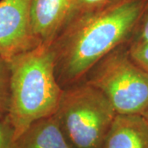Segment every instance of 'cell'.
Returning a JSON list of instances; mask_svg holds the SVG:
<instances>
[{
  "label": "cell",
  "mask_w": 148,
  "mask_h": 148,
  "mask_svg": "<svg viewBox=\"0 0 148 148\" xmlns=\"http://www.w3.org/2000/svg\"><path fill=\"white\" fill-rule=\"evenodd\" d=\"M146 2L119 0L68 22L51 45L63 89L82 81L101 58L129 41Z\"/></svg>",
  "instance_id": "obj_1"
},
{
  "label": "cell",
  "mask_w": 148,
  "mask_h": 148,
  "mask_svg": "<svg viewBox=\"0 0 148 148\" xmlns=\"http://www.w3.org/2000/svg\"><path fill=\"white\" fill-rule=\"evenodd\" d=\"M10 106L8 117L16 139L34 122L57 112L64 89L55 73L51 45H39L9 60Z\"/></svg>",
  "instance_id": "obj_2"
},
{
  "label": "cell",
  "mask_w": 148,
  "mask_h": 148,
  "mask_svg": "<svg viewBox=\"0 0 148 148\" xmlns=\"http://www.w3.org/2000/svg\"><path fill=\"white\" fill-rule=\"evenodd\" d=\"M116 114L103 93L85 81L64 88L55 113L73 148H102Z\"/></svg>",
  "instance_id": "obj_3"
},
{
  "label": "cell",
  "mask_w": 148,
  "mask_h": 148,
  "mask_svg": "<svg viewBox=\"0 0 148 148\" xmlns=\"http://www.w3.org/2000/svg\"><path fill=\"white\" fill-rule=\"evenodd\" d=\"M86 82L103 93L117 114H141L148 109V73L132 60L123 44L95 64Z\"/></svg>",
  "instance_id": "obj_4"
},
{
  "label": "cell",
  "mask_w": 148,
  "mask_h": 148,
  "mask_svg": "<svg viewBox=\"0 0 148 148\" xmlns=\"http://www.w3.org/2000/svg\"><path fill=\"white\" fill-rule=\"evenodd\" d=\"M32 0H0V55L9 60L36 47L31 28Z\"/></svg>",
  "instance_id": "obj_5"
},
{
  "label": "cell",
  "mask_w": 148,
  "mask_h": 148,
  "mask_svg": "<svg viewBox=\"0 0 148 148\" xmlns=\"http://www.w3.org/2000/svg\"><path fill=\"white\" fill-rule=\"evenodd\" d=\"M75 0H32V35L40 45H51L69 22Z\"/></svg>",
  "instance_id": "obj_6"
},
{
  "label": "cell",
  "mask_w": 148,
  "mask_h": 148,
  "mask_svg": "<svg viewBox=\"0 0 148 148\" xmlns=\"http://www.w3.org/2000/svg\"><path fill=\"white\" fill-rule=\"evenodd\" d=\"M102 148H148V125L141 114H116Z\"/></svg>",
  "instance_id": "obj_7"
},
{
  "label": "cell",
  "mask_w": 148,
  "mask_h": 148,
  "mask_svg": "<svg viewBox=\"0 0 148 148\" xmlns=\"http://www.w3.org/2000/svg\"><path fill=\"white\" fill-rule=\"evenodd\" d=\"M14 148H73L55 114L34 122L15 141Z\"/></svg>",
  "instance_id": "obj_8"
},
{
  "label": "cell",
  "mask_w": 148,
  "mask_h": 148,
  "mask_svg": "<svg viewBox=\"0 0 148 148\" xmlns=\"http://www.w3.org/2000/svg\"><path fill=\"white\" fill-rule=\"evenodd\" d=\"M10 80L9 62L0 55V118L7 116L9 110Z\"/></svg>",
  "instance_id": "obj_9"
},
{
  "label": "cell",
  "mask_w": 148,
  "mask_h": 148,
  "mask_svg": "<svg viewBox=\"0 0 148 148\" xmlns=\"http://www.w3.org/2000/svg\"><path fill=\"white\" fill-rule=\"evenodd\" d=\"M118 1L119 0H75L73 10L70 20L79 15L106 8Z\"/></svg>",
  "instance_id": "obj_10"
},
{
  "label": "cell",
  "mask_w": 148,
  "mask_h": 148,
  "mask_svg": "<svg viewBox=\"0 0 148 148\" xmlns=\"http://www.w3.org/2000/svg\"><path fill=\"white\" fill-rule=\"evenodd\" d=\"M127 50L133 62L148 73V40L127 43Z\"/></svg>",
  "instance_id": "obj_11"
},
{
  "label": "cell",
  "mask_w": 148,
  "mask_h": 148,
  "mask_svg": "<svg viewBox=\"0 0 148 148\" xmlns=\"http://www.w3.org/2000/svg\"><path fill=\"white\" fill-rule=\"evenodd\" d=\"M148 40V0L140 14L137 24L133 29L132 36L127 43L142 42Z\"/></svg>",
  "instance_id": "obj_12"
},
{
  "label": "cell",
  "mask_w": 148,
  "mask_h": 148,
  "mask_svg": "<svg viewBox=\"0 0 148 148\" xmlns=\"http://www.w3.org/2000/svg\"><path fill=\"white\" fill-rule=\"evenodd\" d=\"M16 135L8 115L0 118V148H14Z\"/></svg>",
  "instance_id": "obj_13"
},
{
  "label": "cell",
  "mask_w": 148,
  "mask_h": 148,
  "mask_svg": "<svg viewBox=\"0 0 148 148\" xmlns=\"http://www.w3.org/2000/svg\"><path fill=\"white\" fill-rule=\"evenodd\" d=\"M143 118L145 119V120H146V122H147V125H148V109L147 110L145 111L144 113H143Z\"/></svg>",
  "instance_id": "obj_14"
}]
</instances>
